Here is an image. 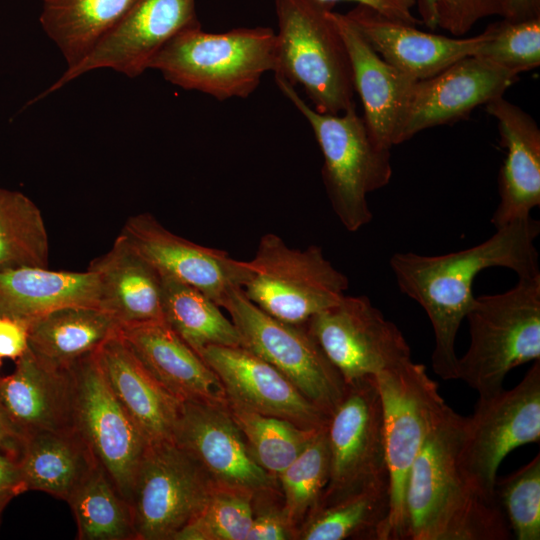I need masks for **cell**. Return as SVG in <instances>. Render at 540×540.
Segmentation results:
<instances>
[{
  "label": "cell",
  "instance_id": "cell-1",
  "mask_svg": "<svg viewBox=\"0 0 540 540\" xmlns=\"http://www.w3.org/2000/svg\"><path fill=\"white\" fill-rule=\"evenodd\" d=\"M539 233L540 223L530 215L497 228L485 241L460 251L442 255L399 252L391 256L389 264L399 290L416 301L430 320L435 337L431 363L442 379L456 376L455 343L475 299V278L491 267L507 268L518 277L539 275L535 245Z\"/></svg>",
  "mask_w": 540,
  "mask_h": 540
},
{
  "label": "cell",
  "instance_id": "cell-2",
  "mask_svg": "<svg viewBox=\"0 0 540 540\" xmlns=\"http://www.w3.org/2000/svg\"><path fill=\"white\" fill-rule=\"evenodd\" d=\"M465 417L447 404L435 418L410 470L407 540H507L498 500L488 498L463 469L459 451Z\"/></svg>",
  "mask_w": 540,
  "mask_h": 540
},
{
  "label": "cell",
  "instance_id": "cell-3",
  "mask_svg": "<svg viewBox=\"0 0 540 540\" xmlns=\"http://www.w3.org/2000/svg\"><path fill=\"white\" fill-rule=\"evenodd\" d=\"M276 33L269 27H239L210 33L197 24L188 27L152 59L149 69L185 90L219 101L247 98L263 75L274 70Z\"/></svg>",
  "mask_w": 540,
  "mask_h": 540
},
{
  "label": "cell",
  "instance_id": "cell-4",
  "mask_svg": "<svg viewBox=\"0 0 540 540\" xmlns=\"http://www.w3.org/2000/svg\"><path fill=\"white\" fill-rule=\"evenodd\" d=\"M333 7L320 0H275V79L300 86L311 106L325 114L355 106L351 63Z\"/></svg>",
  "mask_w": 540,
  "mask_h": 540
},
{
  "label": "cell",
  "instance_id": "cell-5",
  "mask_svg": "<svg viewBox=\"0 0 540 540\" xmlns=\"http://www.w3.org/2000/svg\"><path fill=\"white\" fill-rule=\"evenodd\" d=\"M465 318L470 343L458 357L455 379L479 398L493 396L509 371L540 360V274L518 277L503 293L475 296Z\"/></svg>",
  "mask_w": 540,
  "mask_h": 540
},
{
  "label": "cell",
  "instance_id": "cell-6",
  "mask_svg": "<svg viewBox=\"0 0 540 540\" xmlns=\"http://www.w3.org/2000/svg\"><path fill=\"white\" fill-rule=\"evenodd\" d=\"M275 82L314 133L323 155L322 178L334 213L346 230H360L373 217L368 195L391 180V150L373 140L356 106L339 114L320 113L295 87L281 79Z\"/></svg>",
  "mask_w": 540,
  "mask_h": 540
},
{
  "label": "cell",
  "instance_id": "cell-7",
  "mask_svg": "<svg viewBox=\"0 0 540 540\" xmlns=\"http://www.w3.org/2000/svg\"><path fill=\"white\" fill-rule=\"evenodd\" d=\"M249 276L242 287L246 297L270 316L301 325L337 304L349 287L348 278L326 259L321 247H289L274 234H264Z\"/></svg>",
  "mask_w": 540,
  "mask_h": 540
},
{
  "label": "cell",
  "instance_id": "cell-8",
  "mask_svg": "<svg viewBox=\"0 0 540 540\" xmlns=\"http://www.w3.org/2000/svg\"><path fill=\"white\" fill-rule=\"evenodd\" d=\"M380 394L390 483L382 540H407L406 491L413 462L446 402L422 364L403 361L375 375Z\"/></svg>",
  "mask_w": 540,
  "mask_h": 540
},
{
  "label": "cell",
  "instance_id": "cell-9",
  "mask_svg": "<svg viewBox=\"0 0 540 540\" xmlns=\"http://www.w3.org/2000/svg\"><path fill=\"white\" fill-rule=\"evenodd\" d=\"M221 307L238 330L241 346L278 369L330 417L342 401L347 384L306 323L295 325L270 316L250 301L242 288L230 290Z\"/></svg>",
  "mask_w": 540,
  "mask_h": 540
},
{
  "label": "cell",
  "instance_id": "cell-10",
  "mask_svg": "<svg viewBox=\"0 0 540 540\" xmlns=\"http://www.w3.org/2000/svg\"><path fill=\"white\" fill-rule=\"evenodd\" d=\"M326 435L330 474L319 506L373 488L390 489L383 407L375 376L347 384L328 419Z\"/></svg>",
  "mask_w": 540,
  "mask_h": 540
},
{
  "label": "cell",
  "instance_id": "cell-11",
  "mask_svg": "<svg viewBox=\"0 0 540 540\" xmlns=\"http://www.w3.org/2000/svg\"><path fill=\"white\" fill-rule=\"evenodd\" d=\"M213 488L202 467L173 440L149 443L130 499L136 540H173Z\"/></svg>",
  "mask_w": 540,
  "mask_h": 540
},
{
  "label": "cell",
  "instance_id": "cell-12",
  "mask_svg": "<svg viewBox=\"0 0 540 540\" xmlns=\"http://www.w3.org/2000/svg\"><path fill=\"white\" fill-rule=\"evenodd\" d=\"M540 439V360L510 390L478 398L473 414L465 417L460 462L473 483L490 499L497 471L514 449Z\"/></svg>",
  "mask_w": 540,
  "mask_h": 540
},
{
  "label": "cell",
  "instance_id": "cell-13",
  "mask_svg": "<svg viewBox=\"0 0 540 540\" xmlns=\"http://www.w3.org/2000/svg\"><path fill=\"white\" fill-rule=\"evenodd\" d=\"M75 427L122 497L130 504L148 441L108 385L97 351L70 366Z\"/></svg>",
  "mask_w": 540,
  "mask_h": 540
},
{
  "label": "cell",
  "instance_id": "cell-14",
  "mask_svg": "<svg viewBox=\"0 0 540 540\" xmlns=\"http://www.w3.org/2000/svg\"><path fill=\"white\" fill-rule=\"evenodd\" d=\"M306 325L346 384L411 359L401 330L365 295H344Z\"/></svg>",
  "mask_w": 540,
  "mask_h": 540
},
{
  "label": "cell",
  "instance_id": "cell-15",
  "mask_svg": "<svg viewBox=\"0 0 540 540\" xmlns=\"http://www.w3.org/2000/svg\"><path fill=\"white\" fill-rule=\"evenodd\" d=\"M200 24L195 0H134L120 21L78 64L37 99L89 71L110 68L128 77L141 75L156 54L182 30Z\"/></svg>",
  "mask_w": 540,
  "mask_h": 540
},
{
  "label": "cell",
  "instance_id": "cell-16",
  "mask_svg": "<svg viewBox=\"0 0 540 540\" xmlns=\"http://www.w3.org/2000/svg\"><path fill=\"white\" fill-rule=\"evenodd\" d=\"M172 440L192 456L215 486L262 494L276 477L252 456L227 405L182 401Z\"/></svg>",
  "mask_w": 540,
  "mask_h": 540
},
{
  "label": "cell",
  "instance_id": "cell-17",
  "mask_svg": "<svg viewBox=\"0 0 540 540\" xmlns=\"http://www.w3.org/2000/svg\"><path fill=\"white\" fill-rule=\"evenodd\" d=\"M518 79V74L473 55L432 77L415 81L408 94L395 145L423 130L465 118L476 107L504 96Z\"/></svg>",
  "mask_w": 540,
  "mask_h": 540
},
{
  "label": "cell",
  "instance_id": "cell-18",
  "mask_svg": "<svg viewBox=\"0 0 540 540\" xmlns=\"http://www.w3.org/2000/svg\"><path fill=\"white\" fill-rule=\"evenodd\" d=\"M120 234L162 277L198 289L220 307L228 292L242 288L249 276L248 261L178 236L149 213L131 216Z\"/></svg>",
  "mask_w": 540,
  "mask_h": 540
},
{
  "label": "cell",
  "instance_id": "cell-19",
  "mask_svg": "<svg viewBox=\"0 0 540 540\" xmlns=\"http://www.w3.org/2000/svg\"><path fill=\"white\" fill-rule=\"evenodd\" d=\"M199 356L218 376L227 404L287 419L306 429L327 426V415L284 374L248 349L208 346Z\"/></svg>",
  "mask_w": 540,
  "mask_h": 540
},
{
  "label": "cell",
  "instance_id": "cell-20",
  "mask_svg": "<svg viewBox=\"0 0 540 540\" xmlns=\"http://www.w3.org/2000/svg\"><path fill=\"white\" fill-rule=\"evenodd\" d=\"M0 404L24 439L76 428L71 368L49 363L30 349L15 360L10 375L0 377Z\"/></svg>",
  "mask_w": 540,
  "mask_h": 540
},
{
  "label": "cell",
  "instance_id": "cell-21",
  "mask_svg": "<svg viewBox=\"0 0 540 540\" xmlns=\"http://www.w3.org/2000/svg\"><path fill=\"white\" fill-rule=\"evenodd\" d=\"M346 15L387 63L413 80L432 77L473 56L489 36L488 27L470 37L427 33L364 5H356Z\"/></svg>",
  "mask_w": 540,
  "mask_h": 540
},
{
  "label": "cell",
  "instance_id": "cell-22",
  "mask_svg": "<svg viewBox=\"0 0 540 540\" xmlns=\"http://www.w3.org/2000/svg\"><path fill=\"white\" fill-rule=\"evenodd\" d=\"M496 121L506 157L499 174L500 201L491 223L495 229L530 216L540 205V129L522 108L504 96L485 105Z\"/></svg>",
  "mask_w": 540,
  "mask_h": 540
},
{
  "label": "cell",
  "instance_id": "cell-23",
  "mask_svg": "<svg viewBox=\"0 0 540 540\" xmlns=\"http://www.w3.org/2000/svg\"><path fill=\"white\" fill-rule=\"evenodd\" d=\"M332 17L347 48L366 127L380 147L391 150L409 91L417 80L387 63L346 14L332 11Z\"/></svg>",
  "mask_w": 540,
  "mask_h": 540
},
{
  "label": "cell",
  "instance_id": "cell-24",
  "mask_svg": "<svg viewBox=\"0 0 540 540\" xmlns=\"http://www.w3.org/2000/svg\"><path fill=\"white\" fill-rule=\"evenodd\" d=\"M119 334L158 382L180 401L227 405L218 376L164 320L121 327Z\"/></svg>",
  "mask_w": 540,
  "mask_h": 540
},
{
  "label": "cell",
  "instance_id": "cell-25",
  "mask_svg": "<svg viewBox=\"0 0 540 540\" xmlns=\"http://www.w3.org/2000/svg\"><path fill=\"white\" fill-rule=\"evenodd\" d=\"M112 392L148 443L172 440L181 402L136 357L119 332L97 351Z\"/></svg>",
  "mask_w": 540,
  "mask_h": 540
},
{
  "label": "cell",
  "instance_id": "cell-26",
  "mask_svg": "<svg viewBox=\"0 0 540 540\" xmlns=\"http://www.w3.org/2000/svg\"><path fill=\"white\" fill-rule=\"evenodd\" d=\"M87 305L102 308L96 272L55 271L45 267H0V315L29 325L60 307ZM103 309V308H102Z\"/></svg>",
  "mask_w": 540,
  "mask_h": 540
},
{
  "label": "cell",
  "instance_id": "cell-27",
  "mask_svg": "<svg viewBox=\"0 0 540 540\" xmlns=\"http://www.w3.org/2000/svg\"><path fill=\"white\" fill-rule=\"evenodd\" d=\"M88 269L99 277L102 308L121 327L163 320L162 277L121 234Z\"/></svg>",
  "mask_w": 540,
  "mask_h": 540
},
{
  "label": "cell",
  "instance_id": "cell-28",
  "mask_svg": "<svg viewBox=\"0 0 540 540\" xmlns=\"http://www.w3.org/2000/svg\"><path fill=\"white\" fill-rule=\"evenodd\" d=\"M98 466L77 428L28 436L19 459L26 491H42L65 501Z\"/></svg>",
  "mask_w": 540,
  "mask_h": 540
},
{
  "label": "cell",
  "instance_id": "cell-29",
  "mask_svg": "<svg viewBox=\"0 0 540 540\" xmlns=\"http://www.w3.org/2000/svg\"><path fill=\"white\" fill-rule=\"evenodd\" d=\"M120 328L115 317L100 307L64 306L29 323V349L49 363L70 367L98 351Z\"/></svg>",
  "mask_w": 540,
  "mask_h": 540
},
{
  "label": "cell",
  "instance_id": "cell-30",
  "mask_svg": "<svg viewBox=\"0 0 540 540\" xmlns=\"http://www.w3.org/2000/svg\"><path fill=\"white\" fill-rule=\"evenodd\" d=\"M134 0H43L40 23L68 67L78 64L120 21Z\"/></svg>",
  "mask_w": 540,
  "mask_h": 540
},
{
  "label": "cell",
  "instance_id": "cell-31",
  "mask_svg": "<svg viewBox=\"0 0 540 540\" xmlns=\"http://www.w3.org/2000/svg\"><path fill=\"white\" fill-rule=\"evenodd\" d=\"M220 308L198 289L162 277L163 320L198 355L208 346H241L238 330Z\"/></svg>",
  "mask_w": 540,
  "mask_h": 540
},
{
  "label": "cell",
  "instance_id": "cell-32",
  "mask_svg": "<svg viewBox=\"0 0 540 540\" xmlns=\"http://www.w3.org/2000/svg\"><path fill=\"white\" fill-rule=\"evenodd\" d=\"M390 511L389 487L373 488L319 506L298 534L303 540H382Z\"/></svg>",
  "mask_w": 540,
  "mask_h": 540
},
{
  "label": "cell",
  "instance_id": "cell-33",
  "mask_svg": "<svg viewBox=\"0 0 540 540\" xmlns=\"http://www.w3.org/2000/svg\"><path fill=\"white\" fill-rule=\"evenodd\" d=\"M79 540H136L130 504L98 466L66 501Z\"/></svg>",
  "mask_w": 540,
  "mask_h": 540
},
{
  "label": "cell",
  "instance_id": "cell-34",
  "mask_svg": "<svg viewBox=\"0 0 540 540\" xmlns=\"http://www.w3.org/2000/svg\"><path fill=\"white\" fill-rule=\"evenodd\" d=\"M49 242L40 209L19 191L0 188V267H48Z\"/></svg>",
  "mask_w": 540,
  "mask_h": 540
},
{
  "label": "cell",
  "instance_id": "cell-35",
  "mask_svg": "<svg viewBox=\"0 0 540 540\" xmlns=\"http://www.w3.org/2000/svg\"><path fill=\"white\" fill-rule=\"evenodd\" d=\"M256 462L278 477L320 429H306L287 419L264 415L227 404Z\"/></svg>",
  "mask_w": 540,
  "mask_h": 540
},
{
  "label": "cell",
  "instance_id": "cell-36",
  "mask_svg": "<svg viewBox=\"0 0 540 540\" xmlns=\"http://www.w3.org/2000/svg\"><path fill=\"white\" fill-rule=\"evenodd\" d=\"M329 474L330 452L324 427L278 476L285 499L282 511L292 527L317 509Z\"/></svg>",
  "mask_w": 540,
  "mask_h": 540
},
{
  "label": "cell",
  "instance_id": "cell-37",
  "mask_svg": "<svg viewBox=\"0 0 540 540\" xmlns=\"http://www.w3.org/2000/svg\"><path fill=\"white\" fill-rule=\"evenodd\" d=\"M254 496L214 485L203 509L173 540H246L255 511Z\"/></svg>",
  "mask_w": 540,
  "mask_h": 540
},
{
  "label": "cell",
  "instance_id": "cell-38",
  "mask_svg": "<svg viewBox=\"0 0 540 540\" xmlns=\"http://www.w3.org/2000/svg\"><path fill=\"white\" fill-rule=\"evenodd\" d=\"M487 27L489 36L475 56L518 75L540 65V16L502 18Z\"/></svg>",
  "mask_w": 540,
  "mask_h": 540
},
{
  "label": "cell",
  "instance_id": "cell-39",
  "mask_svg": "<svg viewBox=\"0 0 540 540\" xmlns=\"http://www.w3.org/2000/svg\"><path fill=\"white\" fill-rule=\"evenodd\" d=\"M495 494L518 540L540 539V455L496 479Z\"/></svg>",
  "mask_w": 540,
  "mask_h": 540
},
{
  "label": "cell",
  "instance_id": "cell-40",
  "mask_svg": "<svg viewBox=\"0 0 540 540\" xmlns=\"http://www.w3.org/2000/svg\"><path fill=\"white\" fill-rule=\"evenodd\" d=\"M508 0H442L437 10V27L451 36H465L479 21L505 18Z\"/></svg>",
  "mask_w": 540,
  "mask_h": 540
},
{
  "label": "cell",
  "instance_id": "cell-41",
  "mask_svg": "<svg viewBox=\"0 0 540 540\" xmlns=\"http://www.w3.org/2000/svg\"><path fill=\"white\" fill-rule=\"evenodd\" d=\"M292 528L282 510L264 509L254 512L246 540L289 539Z\"/></svg>",
  "mask_w": 540,
  "mask_h": 540
},
{
  "label": "cell",
  "instance_id": "cell-42",
  "mask_svg": "<svg viewBox=\"0 0 540 540\" xmlns=\"http://www.w3.org/2000/svg\"><path fill=\"white\" fill-rule=\"evenodd\" d=\"M28 349V324L0 315V358L17 360Z\"/></svg>",
  "mask_w": 540,
  "mask_h": 540
},
{
  "label": "cell",
  "instance_id": "cell-43",
  "mask_svg": "<svg viewBox=\"0 0 540 540\" xmlns=\"http://www.w3.org/2000/svg\"><path fill=\"white\" fill-rule=\"evenodd\" d=\"M325 3L335 5L338 1H351L357 5L367 6L379 14L399 22L409 25L422 24L413 14V8L417 4L416 0H320Z\"/></svg>",
  "mask_w": 540,
  "mask_h": 540
},
{
  "label": "cell",
  "instance_id": "cell-44",
  "mask_svg": "<svg viewBox=\"0 0 540 540\" xmlns=\"http://www.w3.org/2000/svg\"><path fill=\"white\" fill-rule=\"evenodd\" d=\"M25 491L19 462L0 452V497H15Z\"/></svg>",
  "mask_w": 540,
  "mask_h": 540
},
{
  "label": "cell",
  "instance_id": "cell-45",
  "mask_svg": "<svg viewBox=\"0 0 540 540\" xmlns=\"http://www.w3.org/2000/svg\"><path fill=\"white\" fill-rule=\"evenodd\" d=\"M24 444V437L13 426L0 404V452L19 462Z\"/></svg>",
  "mask_w": 540,
  "mask_h": 540
},
{
  "label": "cell",
  "instance_id": "cell-46",
  "mask_svg": "<svg viewBox=\"0 0 540 540\" xmlns=\"http://www.w3.org/2000/svg\"><path fill=\"white\" fill-rule=\"evenodd\" d=\"M540 16V0H508L506 19L522 20Z\"/></svg>",
  "mask_w": 540,
  "mask_h": 540
},
{
  "label": "cell",
  "instance_id": "cell-47",
  "mask_svg": "<svg viewBox=\"0 0 540 540\" xmlns=\"http://www.w3.org/2000/svg\"><path fill=\"white\" fill-rule=\"evenodd\" d=\"M442 0H418L421 22L429 28H437V10Z\"/></svg>",
  "mask_w": 540,
  "mask_h": 540
},
{
  "label": "cell",
  "instance_id": "cell-48",
  "mask_svg": "<svg viewBox=\"0 0 540 540\" xmlns=\"http://www.w3.org/2000/svg\"><path fill=\"white\" fill-rule=\"evenodd\" d=\"M12 498H13L12 496H1L0 497V515H1L2 511L4 510V508L6 507V505L9 503V501Z\"/></svg>",
  "mask_w": 540,
  "mask_h": 540
},
{
  "label": "cell",
  "instance_id": "cell-49",
  "mask_svg": "<svg viewBox=\"0 0 540 540\" xmlns=\"http://www.w3.org/2000/svg\"><path fill=\"white\" fill-rule=\"evenodd\" d=\"M1 360H2V359L0 358V366H1V364H2Z\"/></svg>",
  "mask_w": 540,
  "mask_h": 540
}]
</instances>
